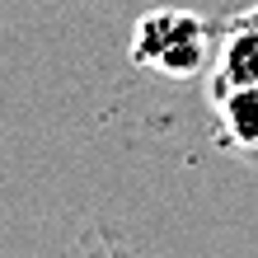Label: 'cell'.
I'll list each match as a JSON object with an SVG mask.
<instances>
[{
  "mask_svg": "<svg viewBox=\"0 0 258 258\" xmlns=\"http://www.w3.org/2000/svg\"><path fill=\"white\" fill-rule=\"evenodd\" d=\"M132 61L155 71V75H169V80H192L202 75L211 61V28L202 14L192 10H150L136 19L132 28Z\"/></svg>",
  "mask_w": 258,
  "mask_h": 258,
  "instance_id": "obj_1",
  "label": "cell"
},
{
  "mask_svg": "<svg viewBox=\"0 0 258 258\" xmlns=\"http://www.w3.org/2000/svg\"><path fill=\"white\" fill-rule=\"evenodd\" d=\"M216 85H258V5L235 14L216 47Z\"/></svg>",
  "mask_w": 258,
  "mask_h": 258,
  "instance_id": "obj_2",
  "label": "cell"
},
{
  "mask_svg": "<svg viewBox=\"0 0 258 258\" xmlns=\"http://www.w3.org/2000/svg\"><path fill=\"white\" fill-rule=\"evenodd\" d=\"M216 113L239 150H258V85H216Z\"/></svg>",
  "mask_w": 258,
  "mask_h": 258,
  "instance_id": "obj_3",
  "label": "cell"
}]
</instances>
